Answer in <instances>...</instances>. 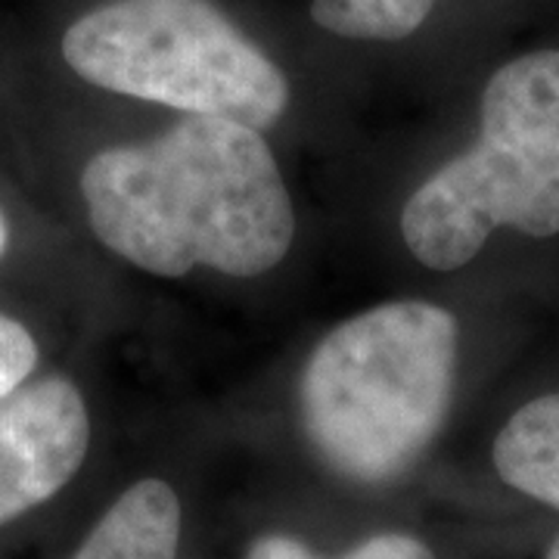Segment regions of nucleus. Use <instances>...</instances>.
<instances>
[{"label": "nucleus", "instance_id": "6", "mask_svg": "<svg viewBox=\"0 0 559 559\" xmlns=\"http://www.w3.org/2000/svg\"><path fill=\"white\" fill-rule=\"evenodd\" d=\"M180 500L162 479H140L87 532L72 559H178Z\"/></svg>", "mask_w": 559, "mask_h": 559}, {"label": "nucleus", "instance_id": "10", "mask_svg": "<svg viewBox=\"0 0 559 559\" xmlns=\"http://www.w3.org/2000/svg\"><path fill=\"white\" fill-rule=\"evenodd\" d=\"M38 364V342L20 320L0 314V399L16 392Z\"/></svg>", "mask_w": 559, "mask_h": 559}, {"label": "nucleus", "instance_id": "2", "mask_svg": "<svg viewBox=\"0 0 559 559\" xmlns=\"http://www.w3.org/2000/svg\"><path fill=\"white\" fill-rule=\"evenodd\" d=\"M457 318L432 301L377 305L314 348L299 385L320 460L360 485L404 476L436 441L457 377Z\"/></svg>", "mask_w": 559, "mask_h": 559}, {"label": "nucleus", "instance_id": "11", "mask_svg": "<svg viewBox=\"0 0 559 559\" xmlns=\"http://www.w3.org/2000/svg\"><path fill=\"white\" fill-rule=\"evenodd\" d=\"M7 246H10V224H7V215L0 212V259L7 252Z\"/></svg>", "mask_w": 559, "mask_h": 559}, {"label": "nucleus", "instance_id": "12", "mask_svg": "<svg viewBox=\"0 0 559 559\" xmlns=\"http://www.w3.org/2000/svg\"><path fill=\"white\" fill-rule=\"evenodd\" d=\"M547 559H559V538L554 540V547H550V557Z\"/></svg>", "mask_w": 559, "mask_h": 559}, {"label": "nucleus", "instance_id": "8", "mask_svg": "<svg viewBox=\"0 0 559 559\" xmlns=\"http://www.w3.org/2000/svg\"><path fill=\"white\" fill-rule=\"evenodd\" d=\"M436 0H314L320 28L352 40H401L414 35Z\"/></svg>", "mask_w": 559, "mask_h": 559}, {"label": "nucleus", "instance_id": "9", "mask_svg": "<svg viewBox=\"0 0 559 559\" xmlns=\"http://www.w3.org/2000/svg\"><path fill=\"white\" fill-rule=\"evenodd\" d=\"M246 559H330L314 554L311 547H305L301 540L289 538V535H264L259 538ZM333 559H436V554L414 535H401V532H389V535H373L358 547H352L348 554Z\"/></svg>", "mask_w": 559, "mask_h": 559}, {"label": "nucleus", "instance_id": "5", "mask_svg": "<svg viewBox=\"0 0 559 559\" xmlns=\"http://www.w3.org/2000/svg\"><path fill=\"white\" fill-rule=\"evenodd\" d=\"M91 448L87 404L66 377L0 399V525L60 495Z\"/></svg>", "mask_w": 559, "mask_h": 559}, {"label": "nucleus", "instance_id": "7", "mask_svg": "<svg viewBox=\"0 0 559 559\" xmlns=\"http://www.w3.org/2000/svg\"><path fill=\"white\" fill-rule=\"evenodd\" d=\"M500 479L559 510V392L522 404L495 439Z\"/></svg>", "mask_w": 559, "mask_h": 559}, {"label": "nucleus", "instance_id": "1", "mask_svg": "<svg viewBox=\"0 0 559 559\" xmlns=\"http://www.w3.org/2000/svg\"><path fill=\"white\" fill-rule=\"evenodd\" d=\"M97 240L159 277L212 267L259 277L286 259L296 215L255 128L187 116L168 134L97 153L81 171Z\"/></svg>", "mask_w": 559, "mask_h": 559}, {"label": "nucleus", "instance_id": "3", "mask_svg": "<svg viewBox=\"0 0 559 559\" xmlns=\"http://www.w3.org/2000/svg\"><path fill=\"white\" fill-rule=\"evenodd\" d=\"M498 227L559 234V50L500 66L481 91L476 143L401 212V237L429 271L463 267Z\"/></svg>", "mask_w": 559, "mask_h": 559}, {"label": "nucleus", "instance_id": "4", "mask_svg": "<svg viewBox=\"0 0 559 559\" xmlns=\"http://www.w3.org/2000/svg\"><path fill=\"white\" fill-rule=\"evenodd\" d=\"M62 60L103 91L255 131L289 106L277 62L212 0H109L69 25Z\"/></svg>", "mask_w": 559, "mask_h": 559}]
</instances>
